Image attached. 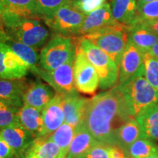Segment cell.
Here are the masks:
<instances>
[{
    "label": "cell",
    "mask_w": 158,
    "mask_h": 158,
    "mask_svg": "<svg viewBox=\"0 0 158 158\" xmlns=\"http://www.w3.org/2000/svg\"><path fill=\"white\" fill-rule=\"evenodd\" d=\"M134 118L117 86L89 99L83 123L97 141L116 145L118 129Z\"/></svg>",
    "instance_id": "obj_1"
},
{
    "label": "cell",
    "mask_w": 158,
    "mask_h": 158,
    "mask_svg": "<svg viewBox=\"0 0 158 158\" xmlns=\"http://www.w3.org/2000/svg\"><path fill=\"white\" fill-rule=\"evenodd\" d=\"M0 26L7 38L37 50L44 46L53 35L42 19L38 17H20L2 13Z\"/></svg>",
    "instance_id": "obj_2"
},
{
    "label": "cell",
    "mask_w": 158,
    "mask_h": 158,
    "mask_svg": "<svg viewBox=\"0 0 158 158\" xmlns=\"http://www.w3.org/2000/svg\"><path fill=\"white\" fill-rule=\"evenodd\" d=\"M133 117L135 118L143 110L158 103V91L153 87L144 76L143 67L139 72L122 86H117Z\"/></svg>",
    "instance_id": "obj_3"
},
{
    "label": "cell",
    "mask_w": 158,
    "mask_h": 158,
    "mask_svg": "<svg viewBox=\"0 0 158 158\" xmlns=\"http://www.w3.org/2000/svg\"><path fill=\"white\" fill-rule=\"evenodd\" d=\"M76 47L86 55L97 71L99 87L108 90L116 87L118 83V66L107 54L84 37H76Z\"/></svg>",
    "instance_id": "obj_4"
},
{
    "label": "cell",
    "mask_w": 158,
    "mask_h": 158,
    "mask_svg": "<svg viewBox=\"0 0 158 158\" xmlns=\"http://www.w3.org/2000/svg\"><path fill=\"white\" fill-rule=\"evenodd\" d=\"M82 37L103 51L118 66L129 40V33L128 27L115 23Z\"/></svg>",
    "instance_id": "obj_5"
},
{
    "label": "cell",
    "mask_w": 158,
    "mask_h": 158,
    "mask_svg": "<svg viewBox=\"0 0 158 158\" xmlns=\"http://www.w3.org/2000/svg\"><path fill=\"white\" fill-rule=\"evenodd\" d=\"M76 38L53 34L41 49L40 68L45 71L54 70L76 56Z\"/></svg>",
    "instance_id": "obj_6"
},
{
    "label": "cell",
    "mask_w": 158,
    "mask_h": 158,
    "mask_svg": "<svg viewBox=\"0 0 158 158\" xmlns=\"http://www.w3.org/2000/svg\"><path fill=\"white\" fill-rule=\"evenodd\" d=\"M85 15L68 2L42 20L54 34L76 37H78Z\"/></svg>",
    "instance_id": "obj_7"
},
{
    "label": "cell",
    "mask_w": 158,
    "mask_h": 158,
    "mask_svg": "<svg viewBox=\"0 0 158 158\" xmlns=\"http://www.w3.org/2000/svg\"><path fill=\"white\" fill-rule=\"evenodd\" d=\"M76 56L72 57L64 64L61 65L56 70L45 71L40 68L36 73L40 78L44 80L47 84L62 95L78 92L75 87L73 65Z\"/></svg>",
    "instance_id": "obj_8"
},
{
    "label": "cell",
    "mask_w": 158,
    "mask_h": 158,
    "mask_svg": "<svg viewBox=\"0 0 158 158\" xmlns=\"http://www.w3.org/2000/svg\"><path fill=\"white\" fill-rule=\"evenodd\" d=\"M75 87L78 92L86 94H94L99 87L97 71L86 55L76 47L73 65Z\"/></svg>",
    "instance_id": "obj_9"
},
{
    "label": "cell",
    "mask_w": 158,
    "mask_h": 158,
    "mask_svg": "<svg viewBox=\"0 0 158 158\" xmlns=\"http://www.w3.org/2000/svg\"><path fill=\"white\" fill-rule=\"evenodd\" d=\"M143 53L129 39L118 64V83L122 86L135 76L143 66Z\"/></svg>",
    "instance_id": "obj_10"
},
{
    "label": "cell",
    "mask_w": 158,
    "mask_h": 158,
    "mask_svg": "<svg viewBox=\"0 0 158 158\" xmlns=\"http://www.w3.org/2000/svg\"><path fill=\"white\" fill-rule=\"evenodd\" d=\"M0 138L10 147L16 158H24L27 150L35 138L21 124L11 126L0 130Z\"/></svg>",
    "instance_id": "obj_11"
},
{
    "label": "cell",
    "mask_w": 158,
    "mask_h": 158,
    "mask_svg": "<svg viewBox=\"0 0 158 158\" xmlns=\"http://www.w3.org/2000/svg\"><path fill=\"white\" fill-rule=\"evenodd\" d=\"M43 129L40 137L48 136L64 123L63 97L56 93L54 98L42 110Z\"/></svg>",
    "instance_id": "obj_12"
},
{
    "label": "cell",
    "mask_w": 158,
    "mask_h": 158,
    "mask_svg": "<svg viewBox=\"0 0 158 158\" xmlns=\"http://www.w3.org/2000/svg\"><path fill=\"white\" fill-rule=\"evenodd\" d=\"M62 97L64 123L76 128L84 122L89 99L81 96L78 92Z\"/></svg>",
    "instance_id": "obj_13"
},
{
    "label": "cell",
    "mask_w": 158,
    "mask_h": 158,
    "mask_svg": "<svg viewBox=\"0 0 158 158\" xmlns=\"http://www.w3.org/2000/svg\"><path fill=\"white\" fill-rule=\"evenodd\" d=\"M56 93L50 85L37 79L28 84L23 96V105L43 110Z\"/></svg>",
    "instance_id": "obj_14"
},
{
    "label": "cell",
    "mask_w": 158,
    "mask_h": 158,
    "mask_svg": "<svg viewBox=\"0 0 158 158\" xmlns=\"http://www.w3.org/2000/svg\"><path fill=\"white\" fill-rule=\"evenodd\" d=\"M28 83L25 79L0 78V99L8 106L21 108Z\"/></svg>",
    "instance_id": "obj_15"
},
{
    "label": "cell",
    "mask_w": 158,
    "mask_h": 158,
    "mask_svg": "<svg viewBox=\"0 0 158 158\" xmlns=\"http://www.w3.org/2000/svg\"><path fill=\"white\" fill-rule=\"evenodd\" d=\"M116 23L112 15L109 3H106L96 10L85 15L84 23L79 31L78 37L93 32L108 26L114 25Z\"/></svg>",
    "instance_id": "obj_16"
},
{
    "label": "cell",
    "mask_w": 158,
    "mask_h": 158,
    "mask_svg": "<svg viewBox=\"0 0 158 158\" xmlns=\"http://www.w3.org/2000/svg\"><path fill=\"white\" fill-rule=\"evenodd\" d=\"M98 142L84 123L75 128V134L68 150L69 157L83 158Z\"/></svg>",
    "instance_id": "obj_17"
},
{
    "label": "cell",
    "mask_w": 158,
    "mask_h": 158,
    "mask_svg": "<svg viewBox=\"0 0 158 158\" xmlns=\"http://www.w3.org/2000/svg\"><path fill=\"white\" fill-rule=\"evenodd\" d=\"M141 130L142 138L158 141V103L147 108L135 117Z\"/></svg>",
    "instance_id": "obj_18"
},
{
    "label": "cell",
    "mask_w": 158,
    "mask_h": 158,
    "mask_svg": "<svg viewBox=\"0 0 158 158\" xmlns=\"http://www.w3.org/2000/svg\"><path fill=\"white\" fill-rule=\"evenodd\" d=\"M129 39L143 54L147 53L158 42V35L143 24L128 27Z\"/></svg>",
    "instance_id": "obj_19"
},
{
    "label": "cell",
    "mask_w": 158,
    "mask_h": 158,
    "mask_svg": "<svg viewBox=\"0 0 158 158\" xmlns=\"http://www.w3.org/2000/svg\"><path fill=\"white\" fill-rule=\"evenodd\" d=\"M19 117L20 124L35 138L40 137L43 129L42 110L23 105L19 111Z\"/></svg>",
    "instance_id": "obj_20"
},
{
    "label": "cell",
    "mask_w": 158,
    "mask_h": 158,
    "mask_svg": "<svg viewBox=\"0 0 158 158\" xmlns=\"http://www.w3.org/2000/svg\"><path fill=\"white\" fill-rule=\"evenodd\" d=\"M110 5L116 23L127 27L132 25L135 15L137 0H111Z\"/></svg>",
    "instance_id": "obj_21"
},
{
    "label": "cell",
    "mask_w": 158,
    "mask_h": 158,
    "mask_svg": "<svg viewBox=\"0 0 158 158\" xmlns=\"http://www.w3.org/2000/svg\"><path fill=\"white\" fill-rule=\"evenodd\" d=\"M59 147L49 136L35 138L24 158H58Z\"/></svg>",
    "instance_id": "obj_22"
},
{
    "label": "cell",
    "mask_w": 158,
    "mask_h": 158,
    "mask_svg": "<svg viewBox=\"0 0 158 158\" xmlns=\"http://www.w3.org/2000/svg\"><path fill=\"white\" fill-rule=\"evenodd\" d=\"M6 79L23 78L30 70V68L22 59L11 50L7 45L5 56Z\"/></svg>",
    "instance_id": "obj_23"
},
{
    "label": "cell",
    "mask_w": 158,
    "mask_h": 158,
    "mask_svg": "<svg viewBox=\"0 0 158 158\" xmlns=\"http://www.w3.org/2000/svg\"><path fill=\"white\" fill-rule=\"evenodd\" d=\"M2 13L20 17L40 18L36 0H5Z\"/></svg>",
    "instance_id": "obj_24"
},
{
    "label": "cell",
    "mask_w": 158,
    "mask_h": 158,
    "mask_svg": "<svg viewBox=\"0 0 158 158\" xmlns=\"http://www.w3.org/2000/svg\"><path fill=\"white\" fill-rule=\"evenodd\" d=\"M4 43L8 45L17 56L22 59L29 65L30 70L33 73H36L40 68V55L37 49L9 38L6 40Z\"/></svg>",
    "instance_id": "obj_25"
},
{
    "label": "cell",
    "mask_w": 158,
    "mask_h": 158,
    "mask_svg": "<svg viewBox=\"0 0 158 158\" xmlns=\"http://www.w3.org/2000/svg\"><path fill=\"white\" fill-rule=\"evenodd\" d=\"M141 137V130L135 118H132L124 124L116 135V145L126 152L128 148Z\"/></svg>",
    "instance_id": "obj_26"
},
{
    "label": "cell",
    "mask_w": 158,
    "mask_h": 158,
    "mask_svg": "<svg viewBox=\"0 0 158 158\" xmlns=\"http://www.w3.org/2000/svg\"><path fill=\"white\" fill-rule=\"evenodd\" d=\"M75 134V127L70 124L64 123L54 132L49 138L56 143L59 147L58 158H67L68 150Z\"/></svg>",
    "instance_id": "obj_27"
},
{
    "label": "cell",
    "mask_w": 158,
    "mask_h": 158,
    "mask_svg": "<svg viewBox=\"0 0 158 158\" xmlns=\"http://www.w3.org/2000/svg\"><path fill=\"white\" fill-rule=\"evenodd\" d=\"M157 152L156 142L142 138L134 142L125 152L127 158H147Z\"/></svg>",
    "instance_id": "obj_28"
},
{
    "label": "cell",
    "mask_w": 158,
    "mask_h": 158,
    "mask_svg": "<svg viewBox=\"0 0 158 158\" xmlns=\"http://www.w3.org/2000/svg\"><path fill=\"white\" fill-rule=\"evenodd\" d=\"M156 21H158V0L147 3L137 2L135 18L131 26Z\"/></svg>",
    "instance_id": "obj_29"
},
{
    "label": "cell",
    "mask_w": 158,
    "mask_h": 158,
    "mask_svg": "<svg viewBox=\"0 0 158 158\" xmlns=\"http://www.w3.org/2000/svg\"><path fill=\"white\" fill-rule=\"evenodd\" d=\"M144 76L147 81L158 91V59L148 53L143 54Z\"/></svg>",
    "instance_id": "obj_30"
},
{
    "label": "cell",
    "mask_w": 158,
    "mask_h": 158,
    "mask_svg": "<svg viewBox=\"0 0 158 158\" xmlns=\"http://www.w3.org/2000/svg\"><path fill=\"white\" fill-rule=\"evenodd\" d=\"M20 108L6 106L0 108V130L21 124L19 117Z\"/></svg>",
    "instance_id": "obj_31"
},
{
    "label": "cell",
    "mask_w": 158,
    "mask_h": 158,
    "mask_svg": "<svg viewBox=\"0 0 158 158\" xmlns=\"http://www.w3.org/2000/svg\"><path fill=\"white\" fill-rule=\"evenodd\" d=\"M71 0H36L40 17L48 16Z\"/></svg>",
    "instance_id": "obj_32"
},
{
    "label": "cell",
    "mask_w": 158,
    "mask_h": 158,
    "mask_svg": "<svg viewBox=\"0 0 158 158\" xmlns=\"http://www.w3.org/2000/svg\"><path fill=\"white\" fill-rule=\"evenodd\" d=\"M70 2L84 15H87L106 4V0H71Z\"/></svg>",
    "instance_id": "obj_33"
},
{
    "label": "cell",
    "mask_w": 158,
    "mask_h": 158,
    "mask_svg": "<svg viewBox=\"0 0 158 158\" xmlns=\"http://www.w3.org/2000/svg\"><path fill=\"white\" fill-rule=\"evenodd\" d=\"M108 147L106 144L98 143L88 152L83 158H110Z\"/></svg>",
    "instance_id": "obj_34"
},
{
    "label": "cell",
    "mask_w": 158,
    "mask_h": 158,
    "mask_svg": "<svg viewBox=\"0 0 158 158\" xmlns=\"http://www.w3.org/2000/svg\"><path fill=\"white\" fill-rule=\"evenodd\" d=\"M0 158H16V155L13 149L0 138Z\"/></svg>",
    "instance_id": "obj_35"
},
{
    "label": "cell",
    "mask_w": 158,
    "mask_h": 158,
    "mask_svg": "<svg viewBox=\"0 0 158 158\" xmlns=\"http://www.w3.org/2000/svg\"><path fill=\"white\" fill-rule=\"evenodd\" d=\"M7 45L0 42V78L6 79V70L5 68V56Z\"/></svg>",
    "instance_id": "obj_36"
},
{
    "label": "cell",
    "mask_w": 158,
    "mask_h": 158,
    "mask_svg": "<svg viewBox=\"0 0 158 158\" xmlns=\"http://www.w3.org/2000/svg\"><path fill=\"white\" fill-rule=\"evenodd\" d=\"M110 158H125V151L119 146L113 145L108 147Z\"/></svg>",
    "instance_id": "obj_37"
},
{
    "label": "cell",
    "mask_w": 158,
    "mask_h": 158,
    "mask_svg": "<svg viewBox=\"0 0 158 158\" xmlns=\"http://www.w3.org/2000/svg\"><path fill=\"white\" fill-rule=\"evenodd\" d=\"M142 24L146 26V27H148L150 30H152L154 33H155L156 35H158V21H153V22L150 23H142Z\"/></svg>",
    "instance_id": "obj_38"
},
{
    "label": "cell",
    "mask_w": 158,
    "mask_h": 158,
    "mask_svg": "<svg viewBox=\"0 0 158 158\" xmlns=\"http://www.w3.org/2000/svg\"><path fill=\"white\" fill-rule=\"evenodd\" d=\"M147 53L158 59V42L155 45H154L152 48L150 49Z\"/></svg>",
    "instance_id": "obj_39"
},
{
    "label": "cell",
    "mask_w": 158,
    "mask_h": 158,
    "mask_svg": "<svg viewBox=\"0 0 158 158\" xmlns=\"http://www.w3.org/2000/svg\"><path fill=\"white\" fill-rule=\"evenodd\" d=\"M155 1V0H137V2H141V3H147L150 2Z\"/></svg>",
    "instance_id": "obj_40"
},
{
    "label": "cell",
    "mask_w": 158,
    "mask_h": 158,
    "mask_svg": "<svg viewBox=\"0 0 158 158\" xmlns=\"http://www.w3.org/2000/svg\"><path fill=\"white\" fill-rule=\"evenodd\" d=\"M6 106H7V105H6L5 102H4L1 99H0V108L6 107Z\"/></svg>",
    "instance_id": "obj_41"
},
{
    "label": "cell",
    "mask_w": 158,
    "mask_h": 158,
    "mask_svg": "<svg viewBox=\"0 0 158 158\" xmlns=\"http://www.w3.org/2000/svg\"><path fill=\"white\" fill-rule=\"evenodd\" d=\"M147 158H158V152H157V153H156V154H155V155H153L150 156V157H147Z\"/></svg>",
    "instance_id": "obj_42"
},
{
    "label": "cell",
    "mask_w": 158,
    "mask_h": 158,
    "mask_svg": "<svg viewBox=\"0 0 158 158\" xmlns=\"http://www.w3.org/2000/svg\"><path fill=\"white\" fill-rule=\"evenodd\" d=\"M2 13H3V7L2 6L0 5V16H1L2 14Z\"/></svg>",
    "instance_id": "obj_43"
},
{
    "label": "cell",
    "mask_w": 158,
    "mask_h": 158,
    "mask_svg": "<svg viewBox=\"0 0 158 158\" xmlns=\"http://www.w3.org/2000/svg\"><path fill=\"white\" fill-rule=\"evenodd\" d=\"M5 0H0V5L2 6V7H3L4 3H5Z\"/></svg>",
    "instance_id": "obj_44"
},
{
    "label": "cell",
    "mask_w": 158,
    "mask_h": 158,
    "mask_svg": "<svg viewBox=\"0 0 158 158\" xmlns=\"http://www.w3.org/2000/svg\"><path fill=\"white\" fill-rule=\"evenodd\" d=\"M67 158H73V157H69V156H68V157Z\"/></svg>",
    "instance_id": "obj_45"
},
{
    "label": "cell",
    "mask_w": 158,
    "mask_h": 158,
    "mask_svg": "<svg viewBox=\"0 0 158 158\" xmlns=\"http://www.w3.org/2000/svg\"><path fill=\"white\" fill-rule=\"evenodd\" d=\"M125 158H127V157H125Z\"/></svg>",
    "instance_id": "obj_46"
}]
</instances>
